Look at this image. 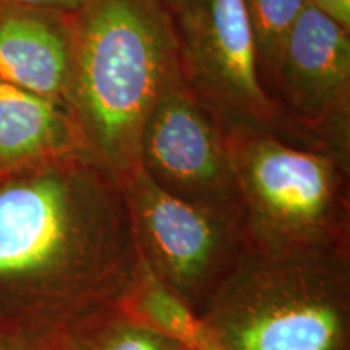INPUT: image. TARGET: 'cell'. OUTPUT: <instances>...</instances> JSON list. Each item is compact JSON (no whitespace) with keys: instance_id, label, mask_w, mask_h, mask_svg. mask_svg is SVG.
Here are the masks:
<instances>
[{"instance_id":"cell-1","label":"cell","mask_w":350,"mask_h":350,"mask_svg":"<svg viewBox=\"0 0 350 350\" xmlns=\"http://www.w3.org/2000/svg\"><path fill=\"white\" fill-rule=\"evenodd\" d=\"M142 271L124 188L91 152L0 174V329H68Z\"/></svg>"},{"instance_id":"cell-2","label":"cell","mask_w":350,"mask_h":350,"mask_svg":"<svg viewBox=\"0 0 350 350\" xmlns=\"http://www.w3.org/2000/svg\"><path fill=\"white\" fill-rule=\"evenodd\" d=\"M180 70L161 0H86L73 13L67 104L86 150L119 180L139 167L144 124Z\"/></svg>"},{"instance_id":"cell-3","label":"cell","mask_w":350,"mask_h":350,"mask_svg":"<svg viewBox=\"0 0 350 350\" xmlns=\"http://www.w3.org/2000/svg\"><path fill=\"white\" fill-rule=\"evenodd\" d=\"M198 318L222 350H350V253L247 247Z\"/></svg>"},{"instance_id":"cell-4","label":"cell","mask_w":350,"mask_h":350,"mask_svg":"<svg viewBox=\"0 0 350 350\" xmlns=\"http://www.w3.org/2000/svg\"><path fill=\"white\" fill-rule=\"evenodd\" d=\"M247 247L350 253V163L266 131H227Z\"/></svg>"},{"instance_id":"cell-5","label":"cell","mask_w":350,"mask_h":350,"mask_svg":"<svg viewBox=\"0 0 350 350\" xmlns=\"http://www.w3.org/2000/svg\"><path fill=\"white\" fill-rule=\"evenodd\" d=\"M120 183L144 268L200 317L247 250L242 221L167 193L142 167Z\"/></svg>"},{"instance_id":"cell-6","label":"cell","mask_w":350,"mask_h":350,"mask_svg":"<svg viewBox=\"0 0 350 350\" xmlns=\"http://www.w3.org/2000/svg\"><path fill=\"white\" fill-rule=\"evenodd\" d=\"M172 20L182 75L226 133L266 131L282 139L243 0H183Z\"/></svg>"},{"instance_id":"cell-7","label":"cell","mask_w":350,"mask_h":350,"mask_svg":"<svg viewBox=\"0 0 350 350\" xmlns=\"http://www.w3.org/2000/svg\"><path fill=\"white\" fill-rule=\"evenodd\" d=\"M282 139L350 163V31L306 7L268 88Z\"/></svg>"},{"instance_id":"cell-8","label":"cell","mask_w":350,"mask_h":350,"mask_svg":"<svg viewBox=\"0 0 350 350\" xmlns=\"http://www.w3.org/2000/svg\"><path fill=\"white\" fill-rule=\"evenodd\" d=\"M139 167L167 193L240 217L227 135L182 75V68L144 124Z\"/></svg>"},{"instance_id":"cell-9","label":"cell","mask_w":350,"mask_h":350,"mask_svg":"<svg viewBox=\"0 0 350 350\" xmlns=\"http://www.w3.org/2000/svg\"><path fill=\"white\" fill-rule=\"evenodd\" d=\"M73 15L0 2V81L67 103Z\"/></svg>"},{"instance_id":"cell-10","label":"cell","mask_w":350,"mask_h":350,"mask_svg":"<svg viewBox=\"0 0 350 350\" xmlns=\"http://www.w3.org/2000/svg\"><path fill=\"white\" fill-rule=\"evenodd\" d=\"M77 151L88 150L67 103L0 81V174Z\"/></svg>"},{"instance_id":"cell-11","label":"cell","mask_w":350,"mask_h":350,"mask_svg":"<svg viewBox=\"0 0 350 350\" xmlns=\"http://www.w3.org/2000/svg\"><path fill=\"white\" fill-rule=\"evenodd\" d=\"M67 331L72 350H187L120 305L88 314Z\"/></svg>"},{"instance_id":"cell-12","label":"cell","mask_w":350,"mask_h":350,"mask_svg":"<svg viewBox=\"0 0 350 350\" xmlns=\"http://www.w3.org/2000/svg\"><path fill=\"white\" fill-rule=\"evenodd\" d=\"M243 5L255 39L260 78L268 93L284 44L308 0H243Z\"/></svg>"},{"instance_id":"cell-13","label":"cell","mask_w":350,"mask_h":350,"mask_svg":"<svg viewBox=\"0 0 350 350\" xmlns=\"http://www.w3.org/2000/svg\"><path fill=\"white\" fill-rule=\"evenodd\" d=\"M0 350H72L67 329H0Z\"/></svg>"},{"instance_id":"cell-14","label":"cell","mask_w":350,"mask_h":350,"mask_svg":"<svg viewBox=\"0 0 350 350\" xmlns=\"http://www.w3.org/2000/svg\"><path fill=\"white\" fill-rule=\"evenodd\" d=\"M165 334L177 339L187 350H222L201 325L200 318L187 306L178 310L167 323Z\"/></svg>"},{"instance_id":"cell-15","label":"cell","mask_w":350,"mask_h":350,"mask_svg":"<svg viewBox=\"0 0 350 350\" xmlns=\"http://www.w3.org/2000/svg\"><path fill=\"white\" fill-rule=\"evenodd\" d=\"M308 5L350 31V0H308Z\"/></svg>"},{"instance_id":"cell-16","label":"cell","mask_w":350,"mask_h":350,"mask_svg":"<svg viewBox=\"0 0 350 350\" xmlns=\"http://www.w3.org/2000/svg\"><path fill=\"white\" fill-rule=\"evenodd\" d=\"M0 2L73 15V13H77L83 5H85L86 0H0Z\"/></svg>"},{"instance_id":"cell-17","label":"cell","mask_w":350,"mask_h":350,"mask_svg":"<svg viewBox=\"0 0 350 350\" xmlns=\"http://www.w3.org/2000/svg\"><path fill=\"white\" fill-rule=\"evenodd\" d=\"M161 2L164 3V7L167 8V10L170 12V15H172V13H174L175 10H177L178 7L182 5L183 0H161Z\"/></svg>"},{"instance_id":"cell-18","label":"cell","mask_w":350,"mask_h":350,"mask_svg":"<svg viewBox=\"0 0 350 350\" xmlns=\"http://www.w3.org/2000/svg\"><path fill=\"white\" fill-rule=\"evenodd\" d=\"M150 281H154V279H150ZM150 281H146V282H150ZM146 282H143V284H146ZM156 282H157V281H156ZM143 284H142V286H143ZM142 286H139V287H142ZM139 287H138V288H139ZM137 292H138V291H137ZM137 292H135V294H137ZM135 294H133V295H135ZM131 299H133V297H131ZM131 299H130V312H131ZM131 313H133V312H131ZM133 314H135V313H133ZM135 317H137V314H135Z\"/></svg>"}]
</instances>
